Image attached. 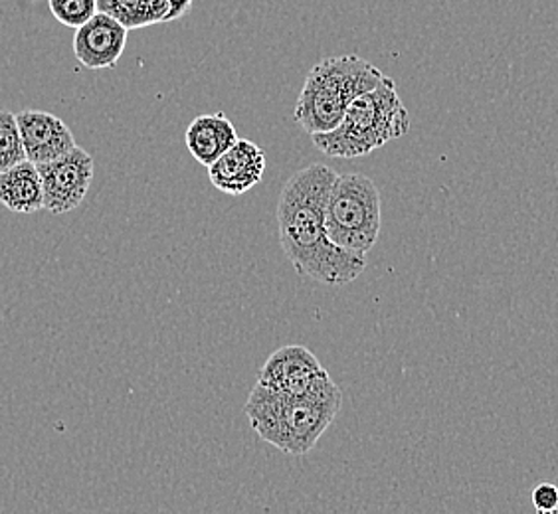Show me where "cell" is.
Returning <instances> with one entry per match:
<instances>
[{
    "label": "cell",
    "mask_w": 558,
    "mask_h": 514,
    "mask_svg": "<svg viewBox=\"0 0 558 514\" xmlns=\"http://www.w3.org/2000/svg\"><path fill=\"white\" fill-rule=\"evenodd\" d=\"M335 179L327 164L293 172L279 194L278 225L279 244L301 278L339 287L365 273L366 256L347 252L327 234L325 212Z\"/></svg>",
    "instance_id": "1"
},
{
    "label": "cell",
    "mask_w": 558,
    "mask_h": 514,
    "mask_svg": "<svg viewBox=\"0 0 558 514\" xmlns=\"http://www.w3.org/2000/svg\"><path fill=\"white\" fill-rule=\"evenodd\" d=\"M343 392L331 384L307 396H288L256 384L247 396V421L259 438L288 455H307L333 424Z\"/></svg>",
    "instance_id": "2"
},
{
    "label": "cell",
    "mask_w": 558,
    "mask_h": 514,
    "mask_svg": "<svg viewBox=\"0 0 558 514\" xmlns=\"http://www.w3.org/2000/svg\"><path fill=\"white\" fill-rule=\"evenodd\" d=\"M387 74L356 54L325 58L305 77L293 119L307 135L333 131L354 99L375 89Z\"/></svg>",
    "instance_id": "3"
},
{
    "label": "cell",
    "mask_w": 558,
    "mask_h": 514,
    "mask_svg": "<svg viewBox=\"0 0 558 514\" xmlns=\"http://www.w3.org/2000/svg\"><path fill=\"white\" fill-rule=\"evenodd\" d=\"M410 131L409 109L392 77L356 97L343 121L329 133L312 135L315 147L333 159H356L404 137Z\"/></svg>",
    "instance_id": "4"
},
{
    "label": "cell",
    "mask_w": 558,
    "mask_h": 514,
    "mask_svg": "<svg viewBox=\"0 0 558 514\" xmlns=\"http://www.w3.org/2000/svg\"><path fill=\"white\" fill-rule=\"evenodd\" d=\"M325 224L333 244L366 256L380 234V193L376 184L365 174H337Z\"/></svg>",
    "instance_id": "5"
},
{
    "label": "cell",
    "mask_w": 558,
    "mask_h": 514,
    "mask_svg": "<svg viewBox=\"0 0 558 514\" xmlns=\"http://www.w3.org/2000/svg\"><path fill=\"white\" fill-rule=\"evenodd\" d=\"M256 384L288 396H307L329 388L333 384V378L310 348L301 344H288L269 354L266 365L259 370Z\"/></svg>",
    "instance_id": "6"
},
{
    "label": "cell",
    "mask_w": 558,
    "mask_h": 514,
    "mask_svg": "<svg viewBox=\"0 0 558 514\" xmlns=\"http://www.w3.org/2000/svg\"><path fill=\"white\" fill-rule=\"evenodd\" d=\"M36 167L43 179L44 208L50 215H68L84 203L94 181V159L87 150L74 147L64 157Z\"/></svg>",
    "instance_id": "7"
},
{
    "label": "cell",
    "mask_w": 558,
    "mask_h": 514,
    "mask_svg": "<svg viewBox=\"0 0 558 514\" xmlns=\"http://www.w3.org/2000/svg\"><path fill=\"white\" fill-rule=\"evenodd\" d=\"M128 34L130 30L121 22L97 12L84 26L75 28V60L87 70H111L125 52Z\"/></svg>",
    "instance_id": "8"
},
{
    "label": "cell",
    "mask_w": 558,
    "mask_h": 514,
    "mask_svg": "<svg viewBox=\"0 0 558 514\" xmlns=\"http://www.w3.org/2000/svg\"><path fill=\"white\" fill-rule=\"evenodd\" d=\"M266 164L268 161L262 147L252 140L238 139L208 167V176L216 191L240 196L262 181Z\"/></svg>",
    "instance_id": "9"
},
{
    "label": "cell",
    "mask_w": 558,
    "mask_h": 514,
    "mask_svg": "<svg viewBox=\"0 0 558 514\" xmlns=\"http://www.w3.org/2000/svg\"><path fill=\"white\" fill-rule=\"evenodd\" d=\"M26 159L34 164L56 161L77 147L72 128L46 111L26 109L16 115Z\"/></svg>",
    "instance_id": "10"
},
{
    "label": "cell",
    "mask_w": 558,
    "mask_h": 514,
    "mask_svg": "<svg viewBox=\"0 0 558 514\" xmlns=\"http://www.w3.org/2000/svg\"><path fill=\"white\" fill-rule=\"evenodd\" d=\"M238 140L236 127L225 113H208L193 119L184 133L186 149L194 161L210 167Z\"/></svg>",
    "instance_id": "11"
},
{
    "label": "cell",
    "mask_w": 558,
    "mask_h": 514,
    "mask_svg": "<svg viewBox=\"0 0 558 514\" xmlns=\"http://www.w3.org/2000/svg\"><path fill=\"white\" fill-rule=\"evenodd\" d=\"M0 204L16 215L44 208L43 179L34 162L24 161L0 172Z\"/></svg>",
    "instance_id": "12"
},
{
    "label": "cell",
    "mask_w": 558,
    "mask_h": 514,
    "mask_svg": "<svg viewBox=\"0 0 558 514\" xmlns=\"http://www.w3.org/2000/svg\"><path fill=\"white\" fill-rule=\"evenodd\" d=\"M97 11L113 16L128 30H137L169 21V0H97Z\"/></svg>",
    "instance_id": "13"
},
{
    "label": "cell",
    "mask_w": 558,
    "mask_h": 514,
    "mask_svg": "<svg viewBox=\"0 0 558 514\" xmlns=\"http://www.w3.org/2000/svg\"><path fill=\"white\" fill-rule=\"evenodd\" d=\"M26 152L22 145L21 127L11 111H0V172L24 161Z\"/></svg>",
    "instance_id": "14"
},
{
    "label": "cell",
    "mask_w": 558,
    "mask_h": 514,
    "mask_svg": "<svg viewBox=\"0 0 558 514\" xmlns=\"http://www.w3.org/2000/svg\"><path fill=\"white\" fill-rule=\"evenodd\" d=\"M50 12L56 21L68 28H80L97 12V0H48Z\"/></svg>",
    "instance_id": "15"
},
{
    "label": "cell",
    "mask_w": 558,
    "mask_h": 514,
    "mask_svg": "<svg viewBox=\"0 0 558 514\" xmlns=\"http://www.w3.org/2000/svg\"><path fill=\"white\" fill-rule=\"evenodd\" d=\"M533 506L538 513H557L558 487L555 482H541L531 493Z\"/></svg>",
    "instance_id": "16"
},
{
    "label": "cell",
    "mask_w": 558,
    "mask_h": 514,
    "mask_svg": "<svg viewBox=\"0 0 558 514\" xmlns=\"http://www.w3.org/2000/svg\"><path fill=\"white\" fill-rule=\"evenodd\" d=\"M194 0H169V21L174 22L186 16L193 9Z\"/></svg>",
    "instance_id": "17"
},
{
    "label": "cell",
    "mask_w": 558,
    "mask_h": 514,
    "mask_svg": "<svg viewBox=\"0 0 558 514\" xmlns=\"http://www.w3.org/2000/svg\"><path fill=\"white\" fill-rule=\"evenodd\" d=\"M557 513H558V506H557Z\"/></svg>",
    "instance_id": "18"
}]
</instances>
